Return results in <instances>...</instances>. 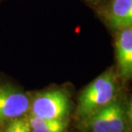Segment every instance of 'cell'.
<instances>
[{
    "label": "cell",
    "instance_id": "6",
    "mask_svg": "<svg viewBox=\"0 0 132 132\" xmlns=\"http://www.w3.org/2000/svg\"><path fill=\"white\" fill-rule=\"evenodd\" d=\"M114 35V65L121 81L127 86L132 79V27L112 33Z\"/></svg>",
    "mask_w": 132,
    "mask_h": 132
},
{
    "label": "cell",
    "instance_id": "9",
    "mask_svg": "<svg viewBox=\"0 0 132 132\" xmlns=\"http://www.w3.org/2000/svg\"><path fill=\"white\" fill-rule=\"evenodd\" d=\"M89 7L93 8L94 10L97 9V8L100 7L101 5L105 4L108 0H83Z\"/></svg>",
    "mask_w": 132,
    "mask_h": 132
},
{
    "label": "cell",
    "instance_id": "10",
    "mask_svg": "<svg viewBox=\"0 0 132 132\" xmlns=\"http://www.w3.org/2000/svg\"><path fill=\"white\" fill-rule=\"evenodd\" d=\"M4 1H6V0H0V3H1V2H4Z\"/></svg>",
    "mask_w": 132,
    "mask_h": 132
},
{
    "label": "cell",
    "instance_id": "8",
    "mask_svg": "<svg viewBox=\"0 0 132 132\" xmlns=\"http://www.w3.org/2000/svg\"><path fill=\"white\" fill-rule=\"evenodd\" d=\"M0 132H30L28 115L6 123L0 128Z\"/></svg>",
    "mask_w": 132,
    "mask_h": 132
},
{
    "label": "cell",
    "instance_id": "4",
    "mask_svg": "<svg viewBox=\"0 0 132 132\" xmlns=\"http://www.w3.org/2000/svg\"><path fill=\"white\" fill-rule=\"evenodd\" d=\"M31 91L0 76V128L15 118L28 115L31 102Z\"/></svg>",
    "mask_w": 132,
    "mask_h": 132
},
{
    "label": "cell",
    "instance_id": "7",
    "mask_svg": "<svg viewBox=\"0 0 132 132\" xmlns=\"http://www.w3.org/2000/svg\"><path fill=\"white\" fill-rule=\"evenodd\" d=\"M30 132H68L70 121L46 120L28 115Z\"/></svg>",
    "mask_w": 132,
    "mask_h": 132
},
{
    "label": "cell",
    "instance_id": "3",
    "mask_svg": "<svg viewBox=\"0 0 132 132\" xmlns=\"http://www.w3.org/2000/svg\"><path fill=\"white\" fill-rule=\"evenodd\" d=\"M80 132H132V105L127 91L118 100L81 122Z\"/></svg>",
    "mask_w": 132,
    "mask_h": 132
},
{
    "label": "cell",
    "instance_id": "5",
    "mask_svg": "<svg viewBox=\"0 0 132 132\" xmlns=\"http://www.w3.org/2000/svg\"><path fill=\"white\" fill-rule=\"evenodd\" d=\"M94 11L112 33L132 27V0H108Z\"/></svg>",
    "mask_w": 132,
    "mask_h": 132
},
{
    "label": "cell",
    "instance_id": "1",
    "mask_svg": "<svg viewBox=\"0 0 132 132\" xmlns=\"http://www.w3.org/2000/svg\"><path fill=\"white\" fill-rule=\"evenodd\" d=\"M126 91L115 66H111L79 92L71 118L76 123L81 122L115 101Z\"/></svg>",
    "mask_w": 132,
    "mask_h": 132
},
{
    "label": "cell",
    "instance_id": "2",
    "mask_svg": "<svg viewBox=\"0 0 132 132\" xmlns=\"http://www.w3.org/2000/svg\"><path fill=\"white\" fill-rule=\"evenodd\" d=\"M28 115L46 120L70 121L75 108L73 88L69 84L52 85L31 92Z\"/></svg>",
    "mask_w": 132,
    "mask_h": 132
},
{
    "label": "cell",
    "instance_id": "11",
    "mask_svg": "<svg viewBox=\"0 0 132 132\" xmlns=\"http://www.w3.org/2000/svg\"><path fill=\"white\" fill-rule=\"evenodd\" d=\"M77 132H80V131H78V130H77Z\"/></svg>",
    "mask_w": 132,
    "mask_h": 132
}]
</instances>
